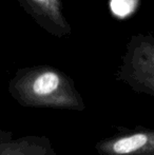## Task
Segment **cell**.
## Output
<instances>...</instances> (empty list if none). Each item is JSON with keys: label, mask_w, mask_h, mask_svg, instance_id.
Returning <instances> with one entry per match:
<instances>
[{"label": "cell", "mask_w": 154, "mask_h": 155, "mask_svg": "<svg viewBox=\"0 0 154 155\" xmlns=\"http://www.w3.org/2000/svg\"><path fill=\"white\" fill-rule=\"evenodd\" d=\"M33 20L52 36H69L72 27L64 14L62 0H17Z\"/></svg>", "instance_id": "obj_3"}, {"label": "cell", "mask_w": 154, "mask_h": 155, "mask_svg": "<svg viewBox=\"0 0 154 155\" xmlns=\"http://www.w3.org/2000/svg\"><path fill=\"white\" fill-rule=\"evenodd\" d=\"M100 155H154V130L138 128L108 137L96 145Z\"/></svg>", "instance_id": "obj_4"}, {"label": "cell", "mask_w": 154, "mask_h": 155, "mask_svg": "<svg viewBox=\"0 0 154 155\" xmlns=\"http://www.w3.org/2000/svg\"><path fill=\"white\" fill-rule=\"evenodd\" d=\"M121 60L117 79L135 92L154 97V37L149 34L131 36Z\"/></svg>", "instance_id": "obj_2"}, {"label": "cell", "mask_w": 154, "mask_h": 155, "mask_svg": "<svg viewBox=\"0 0 154 155\" xmlns=\"http://www.w3.org/2000/svg\"><path fill=\"white\" fill-rule=\"evenodd\" d=\"M0 155H58L45 136L27 135L14 137L12 132L0 129Z\"/></svg>", "instance_id": "obj_5"}, {"label": "cell", "mask_w": 154, "mask_h": 155, "mask_svg": "<svg viewBox=\"0 0 154 155\" xmlns=\"http://www.w3.org/2000/svg\"><path fill=\"white\" fill-rule=\"evenodd\" d=\"M8 91L22 107L72 111L86 108L72 78L51 65L19 69L8 81Z\"/></svg>", "instance_id": "obj_1"}]
</instances>
